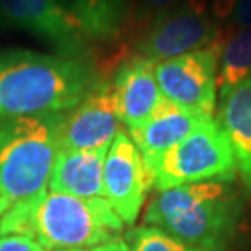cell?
I'll use <instances>...</instances> for the list:
<instances>
[{
    "label": "cell",
    "instance_id": "19",
    "mask_svg": "<svg viewBox=\"0 0 251 251\" xmlns=\"http://www.w3.org/2000/svg\"><path fill=\"white\" fill-rule=\"evenodd\" d=\"M0 251H44L41 245H38L26 235L7 233L0 235Z\"/></svg>",
    "mask_w": 251,
    "mask_h": 251
},
{
    "label": "cell",
    "instance_id": "14",
    "mask_svg": "<svg viewBox=\"0 0 251 251\" xmlns=\"http://www.w3.org/2000/svg\"><path fill=\"white\" fill-rule=\"evenodd\" d=\"M219 124L233 150L237 173L251 193V75L220 98Z\"/></svg>",
    "mask_w": 251,
    "mask_h": 251
},
{
    "label": "cell",
    "instance_id": "22",
    "mask_svg": "<svg viewBox=\"0 0 251 251\" xmlns=\"http://www.w3.org/2000/svg\"><path fill=\"white\" fill-rule=\"evenodd\" d=\"M8 210V207H7V204L3 202V199L0 198V222H2V217L5 215V212Z\"/></svg>",
    "mask_w": 251,
    "mask_h": 251
},
{
    "label": "cell",
    "instance_id": "13",
    "mask_svg": "<svg viewBox=\"0 0 251 251\" xmlns=\"http://www.w3.org/2000/svg\"><path fill=\"white\" fill-rule=\"evenodd\" d=\"M109 147L93 150H61L48 189L77 198H104L103 168Z\"/></svg>",
    "mask_w": 251,
    "mask_h": 251
},
{
    "label": "cell",
    "instance_id": "17",
    "mask_svg": "<svg viewBox=\"0 0 251 251\" xmlns=\"http://www.w3.org/2000/svg\"><path fill=\"white\" fill-rule=\"evenodd\" d=\"M129 251H204L170 237L163 230L150 225L132 228L126 235Z\"/></svg>",
    "mask_w": 251,
    "mask_h": 251
},
{
    "label": "cell",
    "instance_id": "12",
    "mask_svg": "<svg viewBox=\"0 0 251 251\" xmlns=\"http://www.w3.org/2000/svg\"><path fill=\"white\" fill-rule=\"evenodd\" d=\"M210 116L188 111L162 98V101L147 121L130 129V139L139 149L144 162L150 167L155 160L184 140L193 130Z\"/></svg>",
    "mask_w": 251,
    "mask_h": 251
},
{
    "label": "cell",
    "instance_id": "9",
    "mask_svg": "<svg viewBox=\"0 0 251 251\" xmlns=\"http://www.w3.org/2000/svg\"><path fill=\"white\" fill-rule=\"evenodd\" d=\"M0 26L46 39L67 56H83L87 38L62 0H0Z\"/></svg>",
    "mask_w": 251,
    "mask_h": 251
},
{
    "label": "cell",
    "instance_id": "8",
    "mask_svg": "<svg viewBox=\"0 0 251 251\" xmlns=\"http://www.w3.org/2000/svg\"><path fill=\"white\" fill-rule=\"evenodd\" d=\"M103 184L106 201L114 212L126 225H134L153 181L139 149L124 130H119L109 145Z\"/></svg>",
    "mask_w": 251,
    "mask_h": 251
},
{
    "label": "cell",
    "instance_id": "21",
    "mask_svg": "<svg viewBox=\"0 0 251 251\" xmlns=\"http://www.w3.org/2000/svg\"><path fill=\"white\" fill-rule=\"evenodd\" d=\"M88 251H129L127 243L126 240H114V242H109L106 245H101V247H97V248H92Z\"/></svg>",
    "mask_w": 251,
    "mask_h": 251
},
{
    "label": "cell",
    "instance_id": "6",
    "mask_svg": "<svg viewBox=\"0 0 251 251\" xmlns=\"http://www.w3.org/2000/svg\"><path fill=\"white\" fill-rule=\"evenodd\" d=\"M219 33L205 0H184L153 18L142 29L135 49L139 56L162 62L219 43Z\"/></svg>",
    "mask_w": 251,
    "mask_h": 251
},
{
    "label": "cell",
    "instance_id": "11",
    "mask_svg": "<svg viewBox=\"0 0 251 251\" xmlns=\"http://www.w3.org/2000/svg\"><path fill=\"white\" fill-rule=\"evenodd\" d=\"M111 83L119 123L127 130L147 121L163 98L155 77V62L142 56L130 57L119 65Z\"/></svg>",
    "mask_w": 251,
    "mask_h": 251
},
{
    "label": "cell",
    "instance_id": "16",
    "mask_svg": "<svg viewBox=\"0 0 251 251\" xmlns=\"http://www.w3.org/2000/svg\"><path fill=\"white\" fill-rule=\"evenodd\" d=\"M251 75V28L238 29L220 51L217 88L224 98L233 87Z\"/></svg>",
    "mask_w": 251,
    "mask_h": 251
},
{
    "label": "cell",
    "instance_id": "7",
    "mask_svg": "<svg viewBox=\"0 0 251 251\" xmlns=\"http://www.w3.org/2000/svg\"><path fill=\"white\" fill-rule=\"evenodd\" d=\"M220 51L222 44L214 43L199 51L155 62V77L163 98L188 111L212 118Z\"/></svg>",
    "mask_w": 251,
    "mask_h": 251
},
{
    "label": "cell",
    "instance_id": "2",
    "mask_svg": "<svg viewBox=\"0 0 251 251\" xmlns=\"http://www.w3.org/2000/svg\"><path fill=\"white\" fill-rule=\"evenodd\" d=\"M124 222L104 198H77L46 189L10 207L0 235H26L44 251L92 250L119 240Z\"/></svg>",
    "mask_w": 251,
    "mask_h": 251
},
{
    "label": "cell",
    "instance_id": "18",
    "mask_svg": "<svg viewBox=\"0 0 251 251\" xmlns=\"http://www.w3.org/2000/svg\"><path fill=\"white\" fill-rule=\"evenodd\" d=\"M179 3H181V0H132L129 25H139V28L144 29L153 18H157L158 15H162L167 10H172Z\"/></svg>",
    "mask_w": 251,
    "mask_h": 251
},
{
    "label": "cell",
    "instance_id": "1",
    "mask_svg": "<svg viewBox=\"0 0 251 251\" xmlns=\"http://www.w3.org/2000/svg\"><path fill=\"white\" fill-rule=\"evenodd\" d=\"M98 83L97 70L85 56L0 51V123L67 113Z\"/></svg>",
    "mask_w": 251,
    "mask_h": 251
},
{
    "label": "cell",
    "instance_id": "3",
    "mask_svg": "<svg viewBox=\"0 0 251 251\" xmlns=\"http://www.w3.org/2000/svg\"><path fill=\"white\" fill-rule=\"evenodd\" d=\"M232 181H204L158 191L144 224L204 251H224L233 242L243 201Z\"/></svg>",
    "mask_w": 251,
    "mask_h": 251
},
{
    "label": "cell",
    "instance_id": "23",
    "mask_svg": "<svg viewBox=\"0 0 251 251\" xmlns=\"http://www.w3.org/2000/svg\"><path fill=\"white\" fill-rule=\"evenodd\" d=\"M61 251H83V250H61Z\"/></svg>",
    "mask_w": 251,
    "mask_h": 251
},
{
    "label": "cell",
    "instance_id": "5",
    "mask_svg": "<svg viewBox=\"0 0 251 251\" xmlns=\"http://www.w3.org/2000/svg\"><path fill=\"white\" fill-rule=\"evenodd\" d=\"M147 168L157 191L191 183L233 181L237 176L233 150L214 118L205 119Z\"/></svg>",
    "mask_w": 251,
    "mask_h": 251
},
{
    "label": "cell",
    "instance_id": "4",
    "mask_svg": "<svg viewBox=\"0 0 251 251\" xmlns=\"http://www.w3.org/2000/svg\"><path fill=\"white\" fill-rule=\"evenodd\" d=\"M65 113L0 123V198L13 207L48 189Z\"/></svg>",
    "mask_w": 251,
    "mask_h": 251
},
{
    "label": "cell",
    "instance_id": "15",
    "mask_svg": "<svg viewBox=\"0 0 251 251\" xmlns=\"http://www.w3.org/2000/svg\"><path fill=\"white\" fill-rule=\"evenodd\" d=\"M80 25L83 36L111 41L127 28L132 0H62Z\"/></svg>",
    "mask_w": 251,
    "mask_h": 251
},
{
    "label": "cell",
    "instance_id": "20",
    "mask_svg": "<svg viewBox=\"0 0 251 251\" xmlns=\"http://www.w3.org/2000/svg\"><path fill=\"white\" fill-rule=\"evenodd\" d=\"M228 18L230 25L235 28H251V0H233V7Z\"/></svg>",
    "mask_w": 251,
    "mask_h": 251
},
{
    "label": "cell",
    "instance_id": "10",
    "mask_svg": "<svg viewBox=\"0 0 251 251\" xmlns=\"http://www.w3.org/2000/svg\"><path fill=\"white\" fill-rule=\"evenodd\" d=\"M119 130L113 83L111 80H104L82 103L65 113L61 129V150L109 147Z\"/></svg>",
    "mask_w": 251,
    "mask_h": 251
}]
</instances>
